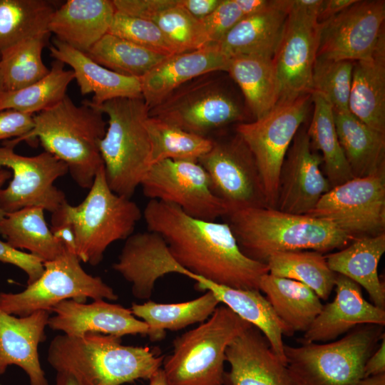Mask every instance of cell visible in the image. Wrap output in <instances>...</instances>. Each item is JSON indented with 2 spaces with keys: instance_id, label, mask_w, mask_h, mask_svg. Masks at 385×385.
<instances>
[{
  "instance_id": "ee69618b",
  "label": "cell",
  "mask_w": 385,
  "mask_h": 385,
  "mask_svg": "<svg viewBox=\"0 0 385 385\" xmlns=\"http://www.w3.org/2000/svg\"><path fill=\"white\" fill-rule=\"evenodd\" d=\"M353 66L350 61L317 57L312 73V93L323 96L333 110L348 111Z\"/></svg>"
},
{
  "instance_id": "681fc988",
  "label": "cell",
  "mask_w": 385,
  "mask_h": 385,
  "mask_svg": "<svg viewBox=\"0 0 385 385\" xmlns=\"http://www.w3.org/2000/svg\"><path fill=\"white\" fill-rule=\"evenodd\" d=\"M175 0H113L116 11L123 14L152 21L162 10Z\"/></svg>"
},
{
  "instance_id": "3957f363",
  "label": "cell",
  "mask_w": 385,
  "mask_h": 385,
  "mask_svg": "<svg viewBox=\"0 0 385 385\" xmlns=\"http://www.w3.org/2000/svg\"><path fill=\"white\" fill-rule=\"evenodd\" d=\"M227 217L243 254L265 264L275 252L314 250L324 253L343 249L356 239L329 221L270 207L241 209Z\"/></svg>"
},
{
  "instance_id": "836d02e7",
  "label": "cell",
  "mask_w": 385,
  "mask_h": 385,
  "mask_svg": "<svg viewBox=\"0 0 385 385\" xmlns=\"http://www.w3.org/2000/svg\"><path fill=\"white\" fill-rule=\"evenodd\" d=\"M0 235L12 247L28 250L43 262L55 260L66 250L48 227L41 207L6 213L0 220Z\"/></svg>"
},
{
  "instance_id": "bcb514c9",
  "label": "cell",
  "mask_w": 385,
  "mask_h": 385,
  "mask_svg": "<svg viewBox=\"0 0 385 385\" xmlns=\"http://www.w3.org/2000/svg\"><path fill=\"white\" fill-rule=\"evenodd\" d=\"M243 18L236 0H220L215 9L201 21L210 43L217 44Z\"/></svg>"
},
{
  "instance_id": "ac0fdd59",
  "label": "cell",
  "mask_w": 385,
  "mask_h": 385,
  "mask_svg": "<svg viewBox=\"0 0 385 385\" xmlns=\"http://www.w3.org/2000/svg\"><path fill=\"white\" fill-rule=\"evenodd\" d=\"M48 327L68 337H82L89 333L103 334L121 338L140 334L153 342L165 337V331H156L135 317L130 309L107 300L91 303L67 299L51 310Z\"/></svg>"
},
{
  "instance_id": "cb8c5ba5",
  "label": "cell",
  "mask_w": 385,
  "mask_h": 385,
  "mask_svg": "<svg viewBox=\"0 0 385 385\" xmlns=\"http://www.w3.org/2000/svg\"><path fill=\"white\" fill-rule=\"evenodd\" d=\"M51 312L41 310L25 317L0 309V374L16 365L29 377L30 385H49L38 356V345L46 339Z\"/></svg>"
},
{
  "instance_id": "8fae6325",
  "label": "cell",
  "mask_w": 385,
  "mask_h": 385,
  "mask_svg": "<svg viewBox=\"0 0 385 385\" xmlns=\"http://www.w3.org/2000/svg\"><path fill=\"white\" fill-rule=\"evenodd\" d=\"M312 103V94L277 103L263 117L236 126V133L254 157L270 207H277L281 168L295 135L307 118Z\"/></svg>"
},
{
  "instance_id": "11a10c76",
  "label": "cell",
  "mask_w": 385,
  "mask_h": 385,
  "mask_svg": "<svg viewBox=\"0 0 385 385\" xmlns=\"http://www.w3.org/2000/svg\"><path fill=\"white\" fill-rule=\"evenodd\" d=\"M244 18L259 13L268 8L272 0H236Z\"/></svg>"
},
{
  "instance_id": "74e56055",
  "label": "cell",
  "mask_w": 385,
  "mask_h": 385,
  "mask_svg": "<svg viewBox=\"0 0 385 385\" xmlns=\"http://www.w3.org/2000/svg\"><path fill=\"white\" fill-rule=\"evenodd\" d=\"M56 9L47 0H0V53L26 38L49 33Z\"/></svg>"
},
{
  "instance_id": "7a4b0ae2",
  "label": "cell",
  "mask_w": 385,
  "mask_h": 385,
  "mask_svg": "<svg viewBox=\"0 0 385 385\" xmlns=\"http://www.w3.org/2000/svg\"><path fill=\"white\" fill-rule=\"evenodd\" d=\"M164 357L148 346L123 345L120 337L96 333L58 335L47 353V361L56 373L68 374L81 385L148 380L162 367Z\"/></svg>"
},
{
  "instance_id": "816d5d0a",
  "label": "cell",
  "mask_w": 385,
  "mask_h": 385,
  "mask_svg": "<svg viewBox=\"0 0 385 385\" xmlns=\"http://www.w3.org/2000/svg\"><path fill=\"white\" fill-rule=\"evenodd\" d=\"M381 374H385V337L367 359L364 366L363 378Z\"/></svg>"
},
{
  "instance_id": "ab89813d",
  "label": "cell",
  "mask_w": 385,
  "mask_h": 385,
  "mask_svg": "<svg viewBox=\"0 0 385 385\" xmlns=\"http://www.w3.org/2000/svg\"><path fill=\"white\" fill-rule=\"evenodd\" d=\"M49 34L44 33L26 38L0 53V77L4 91L23 88L49 73L50 69L42 58Z\"/></svg>"
},
{
  "instance_id": "9a60e30c",
  "label": "cell",
  "mask_w": 385,
  "mask_h": 385,
  "mask_svg": "<svg viewBox=\"0 0 385 385\" xmlns=\"http://www.w3.org/2000/svg\"><path fill=\"white\" fill-rule=\"evenodd\" d=\"M14 148L0 146V168L11 172L9 185L0 190V208L6 214L24 207H41L51 213L67 202L54 184L68 173V166L48 152L34 156L16 153Z\"/></svg>"
},
{
  "instance_id": "2e32d148",
  "label": "cell",
  "mask_w": 385,
  "mask_h": 385,
  "mask_svg": "<svg viewBox=\"0 0 385 385\" xmlns=\"http://www.w3.org/2000/svg\"><path fill=\"white\" fill-rule=\"evenodd\" d=\"M197 162L206 171L213 192L230 213L268 207L254 157L237 133L228 140H213L211 148Z\"/></svg>"
},
{
  "instance_id": "9c48e42d",
  "label": "cell",
  "mask_w": 385,
  "mask_h": 385,
  "mask_svg": "<svg viewBox=\"0 0 385 385\" xmlns=\"http://www.w3.org/2000/svg\"><path fill=\"white\" fill-rule=\"evenodd\" d=\"M41 276L18 293L0 292V309L18 317L44 310L51 313L58 303L73 299L115 301L113 289L100 277L86 272L77 255L66 249L53 260L44 262Z\"/></svg>"
},
{
  "instance_id": "db71d44e",
  "label": "cell",
  "mask_w": 385,
  "mask_h": 385,
  "mask_svg": "<svg viewBox=\"0 0 385 385\" xmlns=\"http://www.w3.org/2000/svg\"><path fill=\"white\" fill-rule=\"evenodd\" d=\"M51 230L53 236L64 245L67 250L76 254L75 235L71 225L65 223L60 224L51 226Z\"/></svg>"
},
{
  "instance_id": "94428289",
  "label": "cell",
  "mask_w": 385,
  "mask_h": 385,
  "mask_svg": "<svg viewBox=\"0 0 385 385\" xmlns=\"http://www.w3.org/2000/svg\"><path fill=\"white\" fill-rule=\"evenodd\" d=\"M4 92L3 85L0 77V96Z\"/></svg>"
},
{
  "instance_id": "f1b7e54d",
  "label": "cell",
  "mask_w": 385,
  "mask_h": 385,
  "mask_svg": "<svg viewBox=\"0 0 385 385\" xmlns=\"http://www.w3.org/2000/svg\"><path fill=\"white\" fill-rule=\"evenodd\" d=\"M385 252V233L357 237L346 247L326 257L329 268L365 289L372 304L385 309V285L378 274Z\"/></svg>"
},
{
  "instance_id": "91938a15",
  "label": "cell",
  "mask_w": 385,
  "mask_h": 385,
  "mask_svg": "<svg viewBox=\"0 0 385 385\" xmlns=\"http://www.w3.org/2000/svg\"><path fill=\"white\" fill-rule=\"evenodd\" d=\"M11 178V172L6 168H0V190L8 180ZM6 213L0 208V220L5 216Z\"/></svg>"
},
{
  "instance_id": "e0dca14e",
  "label": "cell",
  "mask_w": 385,
  "mask_h": 385,
  "mask_svg": "<svg viewBox=\"0 0 385 385\" xmlns=\"http://www.w3.org/2000/svg\"><path fill=\"white\" fill-rule=\"evenodd\" d=\"M384 0H356L320 24L317 57L352 62L371 58L385 37Z\"/></svg>"
},
{
  "instance_id": "f35d334b",
  "label": "cell",
  "mask_w": 385,
  "mask_h": 385,
  "mask_svg": "<svg viewBox=\"0 0 385 385\" xmlns=\"http://www.w3.org/2000/svg\"><path fill=\"white\" fill-rule=\"evenodd\" d=\"M85 53L112 71L139 79L167 57L110 33Z\"/></svg>"
},
{
  "instance_id": "6f0895ef",
  "label": "cell",
  "mask_w": 385,
  "mask_h": 385,
  "mask_svg": "<svg viewBox=\"0 0 385 385\" xmlns=\"http://www.w3.org/2000/svg\"><path fill=\"white\" fill-rule=\"evenodd\" d=\"M55 385H81L71 375L66 373L57 372Z\"/></svg>"
},
{
  "instance_id": "8d00e7d4",
  "label": "cell",
  "mask_w": 385,
  "mask_h": 385,
  "mask_svg": "<svg viewBox=\"0 0 385 385\" xmlns=\"http://www.w3.org/2000/svg\"><path fill=\"white\" fill-rule=\"evenodd\" d=\"M220 302L213 293L207 291L194 299L174 304L148 301L133 303L130 310L137 318L156 331H178L207 320Z\"/></svg>"
},
{
  "instance_id": "6da1fadb",
  "label": "cell",
  "mask_w": 385,
  "mask_h": 385,
  "mask_svg": "<svg viewBox=\"0 0 385 385\" xmlns=\"http://www.w3.org/2000/svg\"><path fill=\"white\" fill-rule=\"evenodd\" d=\"M143 215L148 230L163 237L173 257L189 272L218 284L260 290L268 267L243 254L227 222L195 218L155 200H150Z\"/></svg>"
},
{
  "instance_id": "277c9868",
  "label": "cell",
  "mask_w": 385,
  "mask_h": 385,
  "mask_svg": "<svg viewBox=\"0 0 385 385\" xmlns=\"http://www.w3.org/2000/svg\"><path fill=\"white\" fill-rule=\"evenodd\" d=\"M103 115L86 101L78 106L66 96L54 106L35 114L29 133L4 145L14 148L21 141L38 138L45 151L66 164L79 187L89 189L103 165L100 153L107 128Z\"/></svg>"
},
{
  "instance_id": "44dd1931",
  "label": "cell",
  "mask_w": 385,
  "mask_h": 385,
  "mask_svg": "<svg viewBox=\"0 0 385 385\" xmlns=\"http://www.w3.org/2000/svg\"><path fill=\"white\" fill-rule=\"evenodd\" d=\"M334 287L333 301L323 305L299 343L328 342L361 324L385 325V309L366 301L358 284L337 274Z\"/></svg>"
},
{
  "instance_id": "d6a6232c",
  "label": "cell",
  "mask_w": 385,
  "mask_h": 385,
  "mask_svg": "<svg viewBox=\"0 0 385 385\" xmlns=\"http://www.w3.org/2000/svg\"><path fill=\"white\" fill-rule=\"evenodd\" d=\"M263 292L278 317L295 332H305L320 313L323 304L305 284L287 278L265 274L260 281Z\"/></svg>"
},
{
  "instance_id": "b9f144b4",
  "label": "cell",
  "mask_w": 385,
  "mask_h": 385,
  "mask_svg": "<svg viewBox=\"0 0 385 385\" xmlns=\"http://www.w3.org/2000/svg\"><path fill=\"white\" fill-rule=\"evenodd\" d=\"M150 165L165 160L197 161L212 146L208 137L187 132L149 116Z\"/></svg>"
},
{
  "instance_id": "d6986e66",
  "label": "cell",
  "mask_w": 385,
  "mask_h": 385,
  "mask_svg": "<svg viewBox=\"0 0 385 385\" xmlns=\"http://www.w3.org/2000/svg\"><path fill=\"white\" fill-rule=\"evenodd\" d=\"M322 158L300 127L286 154L279 178L276 209L307 215L332 186L322 170Z\"/></svg>"
},
{
  "instance_id": "83f0119b",
  "label": "cell",
  "mask_w": 385,
  "mask_h": 385,
  "mask_svg": "<svg viewBox=\"0 0 385 385\" xmlns=\"http://www.w3.org/2000/svg\"><path fill=\"white\" fill-rule=\"evenodd\" d=\"M287 14L285 0H272L266 9L241 19L217 45L230 58L237 56L272 58Z\"/></svg>"
},
{
  "instance_id": "484cf974",
  "label": "cell",
  "mask_w": 385,
  "mask_h": 385,
  "mask_svg": "<svg viewBox=\"0 0 385 385\" xmlns=\"http://www.w3.org/2000/svg\"><path fill=\"white\" fill-rule=\"evenodd\" d=\"M50 53L56 61L72 68L82 95L93 93L89 102L99 106L120 98H142L139 78L112 71L80 51L55 38Z\"/></svg>"
},
{
  "instance_id": "f6af8a7d",
  "label": "cell",
  "mask_w": 385,
  "mask_h": 385,
  "mask_svg": "<svg viewBox=\"0 0 385 385\" xmlns=\"http://www.w3.org/2000/svg\"><path fill=\"white\" fill-rule=\"evenodd\" d=\"M108 33L166 56L177 53L160 29L152 21L115 10Z\"/></svg>"
},
{
  "instance_id": "9f6ffc18",
  "label": "cell",
  "mask_w": 385,
  "mask_h": 385,
  "mask_svg": "<svg viewBox=\"0 0 385 385\" xmlns=\"http://www.w3.org/2000/svg\"><path fill=\"white\" fill-rule=\"evenodd\" d=\"M354 385H385V374L362 378Z\"/></svg>"
},
{
  "instance_id": "d590c367",
  "label": "cell",
  "mask_w": 385,
  "mask_h": 385,
  "mask_svg": "<svg viewBox=\"0 0 385 385\" xmlns=\"http://www.w3.org/2000/svg\"><path fill=\"white\" fill-rule=\"evenodd\" d=\"M269 273L299 282L322 299H329L337 274L329 267L323 253L314 250L280 252L267 260Z\"/></svg>"
},
{
  "instance_id": "7c38bea8",
  "label": "cell",
  "mask_w": 385,
  "mask_h": 385,
  "mask_svg": "<svg viewBox=\"0 0 385 385\" xmlns=\"http://www.w3.org/2000/svg\"><path fill=\"white\" fill-rule=\"evenodd\" d=\"M322 0H286L288 14L272 57L280 84L278 103L312 94V73L317 58Z\"/></svg>"
},
{
  "instance_id": "e575fe53",
  "label": "cell",
  "mask_w": 385,
  "mask_h": 385,
  "mask_svg": "<svg viewBox=\"0 0 385 385\" xmlns=\"http://www.w3.org/2000/svg\"><path fill=\"white\" fill-rule=\"evenodd\" d=\"M312 100L314 113L307 131L312 148L322 153L324 174L332 188L354 176L339 141L332 106L315 92Z\"/></svg>"
},
{
  "instance_id": "5b68a950",
  "label": "cell",
  "mask_w": 385,
  "mask_h": 385,
  "mask_svg": "<svg viewBox=\"0 0 385 385\" xmlns=\"http://www.w3.org/2000/svg\"><path fill=\"white\" fill-rule=\"evenodd\" d=\"M142 215L135 202L111 189L103 165L80 204L74 206L66 202L52 212L51 226L71 225L78 257L84 263L96 266L112 243L133 234Z\"/></svg>"
},
{
  "instance_id": "1f68e13d",
  "label": "cell",
  "mask_w": 385,
  "mask_h": 385,
  "mask_svg": "<svg viewBox=\"0 0 385 385\" xmlns=\"http://www.w3.org/2000/svg\"><path fill=\"white\" fill-rule=\"evenodd\" d=\"M227 72L240 88L255 120L265 115L278 103L280 84L272 58L234 56Z\"/></svg>"
},
{
  "instance_id": "680465c9",
  "label": "cell",
  "mask_w": 385,
  "mask_h": 385,
  "mask_svg": "<svg viewBox=\"0 0 385 385\" xmlns=\"http://www.w3.org/2000/svg\"><path fill=\"white\" fill-rule=\"evenodd\" d=\"M148 385H168L162 368L158 369L149 379Z\"/></svg>"
},
{
  "instance_id": "ffe728a7",
  "label": "cell",
  "mask_w": 385,
  "mask_h": 385,
  "mask_svg": "<svg viewBox=\"0 0 385 385\" xmlns=\"http://www.w3.org/2000/svg\"><path fill=\"white\" fill-rule=\"evenodd\" d=\"M112 267L131 284L132 294L138 299H149L156 281L166 274H179L190 279L194 274L175 260L160 234L148 230L125 239Z\"/></svg>"
},
{
  "instance_id": "52a82bcc",
  "label": "cell",
  "mask_w": 385,
  "mask_h": 385,
  "mask_svg": "<svg viewBox=\"0 0 385 385\" xmlns=\"http://www.w3.org/2000/svg\"><path fill=\"white\" fill-rule=\"evenodd\" d=\"M251 325L218 305L207 320L173 340L161 367L168 385H223L226 349Z\"/></svg>"
},
{
  "instance_id": "7dc6e473",
  "label": "cell",
  "mask_w": 385,
  "mask_h": 385,
  "mask_svg": "<svg viewBox=\"0 0 385 385\" xmlns=\"http://www.w3.org/2000/svg\"><path fill=\"white\" fill-rule=\"evenodd\" d=\"M0 262L13 265L27 275V284L37 280L44 271L43 261L39 257L16 249L0 240Z\"/></svg>"
},
{
  "instance_id": "d4e9b609",
  "label": "cell",
  "mask_w": 385,
  "mask_h": 385,
  "mask_svg": "<svg viewBox=\"0 0 385 385\" xmlns=\"http://www.w3.org/2000/svg\"><path fill=\"white\" fill-rule=\"evenodd\" d=\"M115 6L109 0H68L53 13L48 31L58 41L86 53L108 33Z\"/></svg>"
},
{
  "instance_id": "c3c4849f",
  "label": "cell",
  "mask_w": 385,
  "mask_h": 385,
  "mask_svg": "<svg viewBox=\"0 0 385 385\" xmlns=\"http://www.w3.org/2000/svg\"><path fill=\"white\" fill-rule=\"evenodd\" d=\"M34 115L14 109L0 111V140L29 133L34 125Z\"/></svg>"
},
{
  "instance_id": "f5cc1de1",
  "label": "cell",
  "mask_w": 385,
  "mask_h": 385,
  "mask_svg": "<svg viewBox=\"0 0 385 385\" xmlns=\"http://www.w3.org/2000/svg\"><path fill=\"white\" fill-rule=\"evenodd\" d=\"M356 0H322L317 14V20L322 23L351 5Z\"/></svg>"
},
{
  "instance_id": "4316f807",
  "label": "cell",
  "mask_w": 385,
  "mask_h": 385,
  "mask_svg": "<svg viewBox=\"0 0 385 385\" xmlns=\"http://www.w3.org/2000/svg\"><path fill=\"white\" fill-rule=\"evenodd\" d=\"M192 279L195 281L197 289L212 292L220 303L257 327L267 338L274 354L287 366L282 337H292L294 334L278 317L260 290L230 287L195 274Z\"/></svg>"
},
{
  "instance_id": "4fadbf2b",
  "label": "cell",
  "mask_w": 385,
  "mask_h": 385,
  "mask_svg": "<svg viewBox=\"0 0 385 385\" xmlns=\"http://www.w3.org/2000/svg\"><path fill=\"white\" fill-rule=\"evenodd\" d=\"M307 215L354 238L385 233V170L332 187Z\"/></svg>"
},
{
  "instance_id": "8992f818",
  "label": "cell",
  "mask_w": 385,
  "mask_h": 385,
  "mask_svg": "<svg viewBox=\"0 0 385 385\" xmlns=\"http://www.w3.org/2000/svg\"><path fill=\"white\" fill-rule=\"evenodd\" d=\"M108 116L100 153L106 178L115 193L130 198L151 166L147 129L149 108L143 98H120L99 106Z\"/></svg>"
},
{
  "instance_id": "30bf717a",
  "label": "cell",
  "mask_w": 385,
  "mask_h": 385,
  "mask_svg": "<svg viewBox=\"0 0 385 385\" xmlns=\"http://www.w3.org/2000/svg\"><path fill=\"white\" fill-rule=\"evenodd\" d=\"M212 73L175 89L149 109V116L204 137L230 123L245 122L243 106Z\"/></svg>"
},
{
  "instance_id": "f907efd6",
  "label": "cell",
  "mask_w": 385,
  "mask_h": 385,
  "mask_svg": "<svg viewBox=\"0 0 385 385\" xmlns=\"http://www.w3.org/2000/svg\"><path fill=\"white\" fill-rule=\"evenodd\" d=\"M220 2V0H177L180 7L198 20L210 15Z\"/></svg>"
},
{
  "instance_id": "f546056e",
  "label": "cell",
  "mask_w": 385,
  "mask_h": 385,
  "mask_svg": "<svg viewBox=\"0 0 385 385\" xmlns=\"http://www.w3.org/2000/svg\"><path fill=\"white\" fill-rule=\"evenodd\" d=\"M348 106L364 123L385 133V37L371 58L354 62Z\"/></svg>"
},
{
  "instance_id": "ba28073f",
  "label": "cell",
  "mask_w": 385,
  "mask_h": 385,
  "mask_svg": "<svg viewBox=\"0 0 385 385\" xmlns=\"http://www.w3.org/2000/svg\"><path fill=\"white\" fill-rule=\"evenodd\" d=\"M384 326H356L334 342L284 345L292 385H354L364 364L385 337Z\"/></svg>"
},
{
  "instance_id": "603a6c76",
  "label": "cell",
  "mask_w": 385,
  "mask_h": 385,
  "mask_svg": "<svg viewBox=\"0 0 385 385\" xmlns=\"http://www.w3.org/2000/svg\"><path fill=\"white\" fill-rule=\"evenodd\" d=\"M230 61L217 44L168 56L140 78L142 98L150 109L196 78L227 72Z\"/></svg>"
},
{
  "instance_id": "7bdbcfd3",
  "label": "cell",
  "mask_w": 385,
  "mask_h": 385,
  "mask_svg": "<svg viewBox=\"0 0 385 385\" xmlns=\"http://www.w3.org/2000/svg\"><path fill=\"white\" fill-rule=\"evenodd\" d=\"M163 31L177 53L202 48L210 43L201 20L180 7L177 0L152 20Z\"/></svg>"
},
{
  "instance_id": "7402d4cb",
  "label": "cell",
  "mask_w": 385,
  "mask_h": 385,
  "mask_svg": "<svg viewBox=\"0 0 385 385\" xmlns=\"http://www.w3.org/2000/svg\"><path fill=\"white\" fill-rule=\"evenodd\" d=\"M225 355L230 369L223 385H292L286 364L253 325L228 345Z\"/></svg>"
},
{
  "instance_id": "5bb4252c",
  "label": "cell",
  "mask_w": 385,
  "mask_h": 385,
  "mask_svg": "<svg viewBox=\"0 0 385 385\" xmlns=\"http://www.w3.org/2000/svg\"><path fill=\"white\" fill-rule=\"evenodd\" d=\"M144 195L180 207L190 216L215 220L227 216V205L213 192L197 161L165 160L152 165L142 180Z\"/></svg>"
},
{
  "instance_id": "4dcf8cb0",
  "label": "cell",
  "mask_w": 385,
  "mask_h": 385,
  "mask_svg": "<svg viewBox=\"0 0 385 385\" xmlns=\"http://www.w3.org/2000/svg\"><path fill=\"white\" fill-rule=\"evenodd\" d=\"M339 141L354 178L385 170V133L348 111L333 110Z\"/></svg>"
},
{
  "instance_id": "60d3db41",
  "label": "cell",
  "mask_w": 385,
  "mask_h": 385,
  "mask_svg": "<svg viewBox=\"0 0 385 385\" xmlns=\"http://www.w3.org/2000/svg\"><path fill=\"white\" fill-rule=\"evenodd\" d=\"M63 65L55 60L43 78L23 88L4 91L0 96V111L14 109L35 115L58 103L67 96V88L74 80L72 70H65Z\"/></svg>"
}]
</instances>
